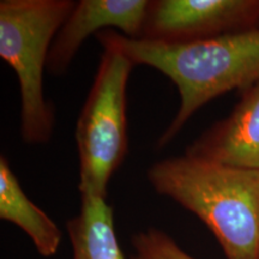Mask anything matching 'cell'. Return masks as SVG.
Masks as SVG:
<instances>
[{"label":"cell","instance_id":"1","mask_svg":"<svg viewBox=\"0 0 259 259\" xmlns=\"http://www.w3.org/2000/svg\"><path fill=\"white\" fill-rule=\"evenodd\" d=\"M134 65L161 71L177 85L180 106L157 139L162 149L179 135L190 118L223 94L244 93L259 82V29L187 44L136 40L105 30Z\"/></svg>","mask_w":259,"mask_h":259},{"label":"cell","instance_id":"2","mask_svg":"<svg viewBox=\"0 0 259 259\" xmlns=\"http://www.w3.org/2000/svg\"><path fill=\"white\" fill-rule=\"evenodd\" d=\"M157 193L189 210L211 231L227 259H259V170L189 156L148 169Z\"/></svg>","mask_w":259,"mask_h":259},{"label":"cell","instance_id":"3","mask_svg":"<svg viewBox=\"0 0 259 259\" xmlns=\"http://www.w3.org/2000/svg\"><path fill=\"white\" fill-rule=\"evenodd\" d=\"M71 0H2L0 57L17 74L21 89V136L44 144L54 130L53 107L44 93L50 50L73 9Z\"/></svg>","mask_w":259,"mask_h":259},{"label":"cell","instance_id":"4","mask_svg":"<svg viewBox=\"0 0 259 259\" xmlns=\"http://www.w3.org/2000/svg\"><path fill=\"white\" fill-rule=\"evenodd\" d=\"M103 48L92 89L76 126L80 196L107 199L113 174L127 154L126 95L134 63L102 30L96 34Z\"/></svg>","mask_w":259,"mask_h":259},{"label":"cell","instance_id":"5","mask_svg":"<svg viewBox=\"0 0 259 259\" xmlns=\"http://www.w3.org/2000/svg\"><path fill=\"white\" fill-rule=\"evenodd\" d=\"M259 29V0H151L139 40L187 44Z\"/></svg>","mask_w":259,"mask_h":259},{"label":"cell","instance_id":"6","mask_svg":"<svg viewBox=\"0 0 259 259\" xmlns=\"http://www.w3.org/2000/svg\"><path fill=\"white\" fill-rule=\"evenodd\" d=\"M148 0H79L57 32L47 59V71L54 76L66 72L83 42L90 35L114 27L122 35L139 40Z\"/></svg>","mask_w":259,"mask_h":259},{"label":"cell","instance_id":"7","mask_svg":"<svg viewBox=\"0 0 259 259\" xmlns=\"http://www.w3.org/2000/svg\"><path fill=\"white\" fill-rule=\"evenodd\" d=\"M197 160L259 170V82L241 93L233 112L186 148Z\"/></svg>","mask_w":259,"mask_h":259},{"label":"cell","instance_id":"8","mask_svg":"<svg viewBox=\"0 0 259 259\" xmlns=\"http://www.w3.org/2000/svg\"><path fill=\"white\" fill-rule=\"evenodd\" d=\"M0 219L19 227L42 257L57 254L63 233L44 210L28 198L5 156L0 157Z\"/></svg>","mask_w":259,"mask_h":259},{"label":"cell","instance_id":"9","mask_svg":"<svg viewBox=\"0 0 259 259\" xmlns=\"http://www.w3.org/2000/svg\"><path fill=\"white\" fill-rule=\"evenodd\" d=\"M72 259H126L114 228L113 208L106 198L80 196L78 215L66 223Z\"/></svg>","mask_w":259,"mask_h":259},{"label":"cell","instance_id":"10","mask_svg":"<svg viewBox=\"0 0 259 259\" xmlns=\"http://www.w3.org/2000/svg\"><path fill=\"white\" fill-rule=\"evenodd\" d=\"M132 259H196L185 252L170 235L157 228L134 234Z\"/></svg>","mask_w":259,"mask_h":259}]
</instances>
